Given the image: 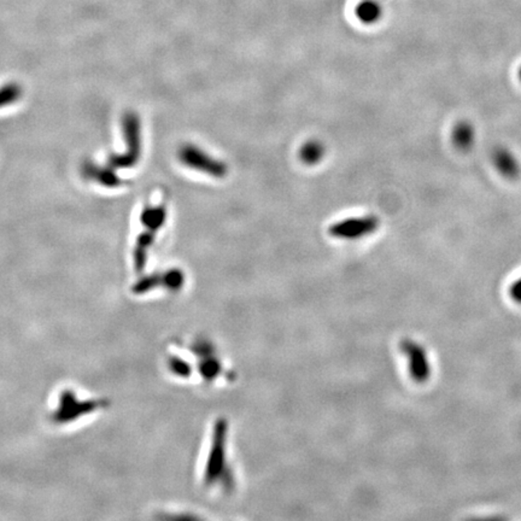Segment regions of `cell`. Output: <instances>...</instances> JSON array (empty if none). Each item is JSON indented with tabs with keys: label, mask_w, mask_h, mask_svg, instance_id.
<instances>
[{
	"label": "cell",
	"mask_w": 521,
	"mask_h": 521,
	"mask_svg": "<svg viewBox=\"0 0 521 521\" xmlns=\"http://www.w3.org/2000/svg\"><path fill=\"white\" fill-rule=\"evenodd\" d=\"M123 133L127 141L128 152L113 154L109 157L111 168H131L136 166L141 157V120L134 113H127L123 116Z\"/></svg>",
	"instance_id": "1"
},
{
	"label": "cell",
	"mask_w": 521,
	"mask_h": 521,
	"mask_svg": "<svg viewBox=\"0 0 521 521\" xmlns=\"http://www.w3.org/2000/svg\"><path fill=\"white\" fill-rule=\"evenodd\" d=\"M177 157L184 166L197 172L205 173L207 175L223 179L226 177L228 168L220 159L209 156L205 151L193 144H185L177 151Z\"/></svg>",
	"instance_id": "2"
},
{
	"label": "cell",
	"mask_w": 521,
	"mask_h": 521,
	"mask_svg": "<svg viewBox=\"0 0 521 521\" xmlns=\"http://www.w3.org/2000/svg\"><path fill=\"white\" fill-rule=\"evenodd\" d=\"M226 422L220 420L215 426L213 447L209 454L208 463L205 468V481L208 484H215L225 474L223 472L226 467Z\"/></svg>",
	"instance_id": "3"
},
{
	"label": "cell",
	"mask_w": 521,
	"mask_h": 521,
	"mask_svg": "<svg viewBox=\"0 0 521 521\" xmlns=\"http://www.w3.org/2000/svg\"><path fill=\"white\" fill-rule=\"evenodd\" d=\"M379 218L373 215L345 218L330 227V234L339 239L354 241L363 237L371 236L379 228Z\"/></svg>",
	"instance_id": "4"
},
{
	"label": "cell",
	"mask_w": 521,
	"mask_h": 521,
	"mask_svg": "<svg viewBox=\"0 0 521 521\" xmlns=\"http://www.w3.org/2000/svg\"><path fill=\"white\" fill-rule=\"evenodd\" d=\"M402 354L408 360L409 374L417 384L426 383L431 376V367L426 350L410 339H403L399 344Z\"/></svg>",
	"instance_id": "5"
},
{
	"label": "cell",
	"mask_w": 521,
	"mask_h": 521,
	"mask_svg": "<svg viewBox=\"0 0 521 521\" xmlns=\"http://www.w3.org/2000/svg\"><path fill=\"white\" fill-rule=\"evenodd\" d=\"M98 401H83L80 402L77 399V396L70 390H65L61 394L59 399V406L57 412L54 415L56 422H73L77 417H81L83 414L95 412V409L99 407Z\"/></svg>",
	"instance_id": "6"
},
{
	"label": "cell",
	"mask_w": 521,
	"mask_h": 521,
	"mask_svg": "<svg viewBox=\"0 0 521 521\" xmlns=\"http://www.w3.org/2000/svg\"><path fill=\"white\" fill-rule=\"evenodd\" d=\"M492 162L497 172L507 180H517L521 175V166L511 150L499 146L494 150Z\"/></svg>",
	"instance_id": "7"
},
{
	"label": "cell",
	"mask_w": 521,
	"mask_h": 521,
	"mask_svg": "<svg viewBox=\"0 0 521 521\" xmlns=\"http://www.w3.org/2000/svg\"><path fill=\"white\" fill-rule=\"evenodd\" d=\"M451 141L460 151H470L476 143V128L467 120L458 121L451 131Z\"/></svg>",
	"instance_id": "8"
},
{
	"label": "cell",
	"mask_w": 521,
	"mask_h": 521,
	"mask_svg": "<svg viewBox=\"0 0 521 521\" xmlns=\"http://www.w3.org/2000/svg\"><path fill=\"white\" fill-rule=\"evenodd\" d=\"M82 174L87 179L97 180L102 185L108 187H116L121 184V180L113 174L111 169L108 168H99L93 163H85L82 166Z\"/></svg>",
	"instance_id": "9"
},
{
	"label": "cell",
	"mask_w": 521,
	"mask_h": 521,
	"mask_svg": "<svg viewBox=\"0 0 521 521\" xmlns=\"http://www.w3.org/2000/svg\"><path fill=\"white\" fill-rule=\"evenodd\" d=\"M355 15L358 21L364 24H373L380 19L383 9L376 0H362L355 8Z\"/></svg>",
	"instance_id": "10"
},
{
	"label": "cell",
	"mask_w": 521,
	"mask_h": 521,
	"mask_svg": "<svg viewBox=\"0 0 521 521\" xmlns=\"http://www.w3.org/2000/svg\"><path fill=\"white\" fill-rule=\"evenodd\" d=\"M167 218V211L164 207H146L141 213V221L146 230L157 232L163 226Z\"/></svg>",
	"instance_id": "11"
},
{
	"label": "cell",
	"mask_w": 521,
	"mask_h": 521,
	"mask_svg": "<svg viewBox=\"0 0 521 521\" xmlns=\"http://www.w3.org/2000/svg\"><path fill=\"white\" fill-rule=\"evenodd\" d=\"M325 156V146L317 141H308L304 143L299 150V159L303 163L315 166Z\"/></svg>",
	"instance_id": "12"
},
{
	"label": "cell",
	"mask_w": 521,
	"mask_h": 521,
	"mask_svg": "<svg viewBox=\"0 0 521 521\" xmlns=\"http://www.w3.org/2000/svg\"><path fill=\"white\" fill-rule=\"evenodd\" d=\"M22 95V90L17 83H6L0 88V108H4L5 105L13 104L16 100L19 99Z\"/></svg>",
	"instance_id": "13"
},
{
	"label": "cell",
	"mask_w": 521,
	"mask_h": 521,
	"mask_svg": "<svg viewBox=\"0 0 521 521\" xmlns=\"http://www.w3.org/2000/svg\"><path fill=\"white\" fill-rule=\"evenodd\" d=\"M159 284H163V278L159 274H156V275L154 274V275H150V277L144 278L141 281H138L133 287V291L136 294H144V292H147L151 289H154L156 286H159Z\"/></svg>",
	"instance_id": "14"
},
{
	"label": "cell",
	"mask_w": 521,
	"mask_h": 521,
	"mask_svg": "<svg viewBox=\"0 0 521 521\" xmlns=\"http://www.w3.org/2000/svg\"><path fill=\"white\" fill-rule=\"evenodd\" d=\"M163 278V285L167 286L170 290H179L184 284V274L180 269H170L169 272L162 275Z\"/></svg>",
	"instance_id": "15"
},
{
	"label": "cell",
	"mask_w": 521,
	"mask_h": 521,
	"mask_svg": "<svg viewBox=\"0 0 521 521\" xmlns=\"http://www.w3.org/2000/svg\"><path fill=\"white\" fill-rule=\"evenodd\" d=\"M169 368L172 369L173 373H175L177 376H190L191 369L189 364L185 361L179 360V358H172L170 363H169Z\"/></svg>",
	"instance_id": "16"
},
{
	"label": "cell",
	"mask_w": 521,
	"mask_h": 521,
	"mask_svg": "<svg viewBox=\"0 0 521 521\" xmlns=\"http://www.w3.org/2000/svg\"><path fill=\"white\" fill-rule=\"evenodd\" d=\"M509 296L513 299V302L521 305V278H519L515 282H513L509 287Z\"/></svg>",
	"instance_id": "17"
},
{
	"label": "cell",
	"mask_w": 521,
	"mask_h": 521,
	"mask_svg": "<svg viewBox=\"0 0 521 521\" xmlns=\"http://www.w3.org/2000/svg\"><path fill=\"white\" fill-rule=\"evenodd\" d=\"M519 77H520V80H521V67H520V69H519Z\"/></svg>",
	"instance_id": "18"
}]
</instances>
